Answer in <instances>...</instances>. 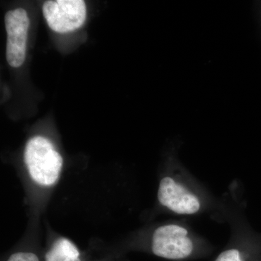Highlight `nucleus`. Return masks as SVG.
Instances as JSON below:
<instances>
[{"label":"nucleus","mask_w":261,"mask_h":261,"mask_svg":"<svg viewBox=\"0 0 261 261\" xmlns=\"http://www.w3.org/2000/svg\"><path fill=\"white\" fill-rule=\"evenodd\" d=\"M24 161L31 177L38 185L51 186L60 177L63 158L45 137L37 136L28 141Z\"/></svg>","instance_id":"nucleus-1"},{"label":"nucleus","mask_w":261,"mask_h":261,"mask_svg":"<svg viewBox=\"0 0 261 261\" xmlns=\"http://www.w3.org/2000/svg\"><path fill=\"white\" fill-rule=\"evenodd\" d=\"M42 10L49 28L62 34L80 28L87 17V7L82 0L47 1Z\"/></svg>","instance_id":"nucleus-2"},{"label":"nucleus","mask_w":261,"mask_h":261,"mask_svg":"<svg viewBox=\"0 0 261 261\" xmlns=\"http://www.w3.org/2000/svg\"><path fill=\"white\" fill-rule=\"evenodd\" d=\"M194 245L186 228L176 224L164 225L154 231L152 250L154 255L168 260L187 258Z\"/></svg>","instance_id":"nucleus-3"},{"label":"nucleus","mask_w":261,"mask_h":261,"mask_svg":"<svg viewBox=\"0 0 261 261\" xmlns=\"http://www.w3.org/2000/svg\"><path fill=\"white\" fill-rule=\"evenodd\" d=\"M7 39L6 58L10 66L18 68L25 61L29 18L22 8L12 10L5 17Z\"/></svg>","instance_id":"nucleus-4"},{"label":"nucleus","mask_w":261,"mask_h":261,"mask_svg":"<svg viewBox=\"0 0 261 261\" xmlns=\"http://www.w3.org/2000/svg\"><path fill=\"white\" fill-rule=\"evenodd\" d=\"M158 197L161 205L176 214H193L200 210L198 198L171 177L160 182Z\"/></svg>","instance_id":"nucleus-5"},{"label":"nucleus","mask_w":261,"mask_h":261,"mask_svg":"<svg viewBox=\"0 0 261 261\" xmlns=\"http://www.w3.org/2000/svg\"><path fill=\"white\" fill-rule=\"evenodd\" d=\"M80 252L68 239H58L45 255V261H82Z\"/></svg>","instance_id":"nucleus-6"},{"label":"nucleus","mask_w":261,"mask_h":261,"mask_svg":"<svg viewBox=\"0 0 261 261\" xmlns=\"http://www.w3.org/2000/svg\"><path fill=\"white\" fill-rule=\"evenodd\" d=\"M215 261H243V260L238 250L229 249L221 252Z\"/></svg>","instance_id":"nucleus-7"},{"label":"nucleus","mask_w":261,"mask_h":261,"mask_svg":"<svg viewBox=\"0 0 261 261\" xmlns=\"http://www.w3.org/2000/svg\"><path fill=\"white\" fill-rule=\"evenodd\" d=\"M7 261H40L36 254L30 252H19L12 254Z\"/></svg>","instance_id":"nucleus-8"}]
</instances>
